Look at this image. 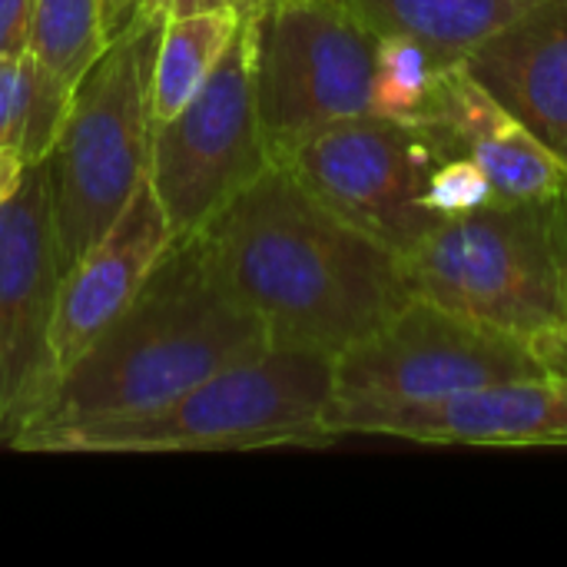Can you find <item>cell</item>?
<instances>
[{
	"mask_svg": "<svg viewBox=\"0 0 567 567\" xmlns=\"http://www.w3.org/2000/svg\"><path fill=\"white\" fill-rule=\"evenodd\" d=\"M196 239L269 346L336 359L412 299L402 256L322 206L279 163L239 189Z\"/></svg>",
	"mask_w": 567,
	"mask_h": 567,
	"instance_id": "obj_1",
	"label": "cell"
},
{
	"mask_svg": "<svg viewBox=\"0 0 567 567\" xmlns=\"http://www.w3.org/2000/svg\"><path fill=\"white\" fill-rule=\"evenodd\" d=\"M262 346V326L219 282L199 239H173L136 299L63 372L10 449L66 425L146 415Z\"/></svg>",
	"mask_w": 567,
	"mask_h": 567,
	"instance_id": "obj_2",
	"label": "cell"
},
{
	"mask_svg": "<svg viewBox=\"0 0 567 567\" xmlns=\"http://www.w3.org/2000/svg\"><path fill=\"white\" fill-rule=\"evenodd\" d=\"M336 359L312 349L262 346L179 399L130 419H103L23 439L20 452L150 455V452H252L322 449Z\"/></svg>",
	"mask_w": 567,
	"mask_h": 567,
	"instance_id": "obj_3",
	"label": "cell"
},
{
	"mask_svg": "<svg viewBox=\"0 0 567 567\" xmlns=\"http://www.w3.org/2000/svg\"><path fill=\"white\" fill-rule=\"evenodd\" d=\"M567 196L551 203L498 199L435 223L402 269L412 296L528 339L555 375H567L561 319V249Z\"/></svg>",
	"mask_w": 567,
	"mask_h": 567,
	"instance_id": "obj_4",
	"label": "cell"
},
{
	"mask_svg": "<svg viewBox=\"0 0 567 567\" xmlns=\"http://www.w3.org/2000/svg\"><path fill=\"white\" fill-rule=\"evenodd\" d=\"M156 27L136 17L80 80L47 156L60 269L66 272L123 213L150 166V63Z\"/></svg>",
	"mask_w": 567,
	"mask_h": 567,
	"instance_id": "obj_5",
	"label": "cell"
},
{
	"mask_svg": "<svg viewBox=\"0 0 567 567\" xmlns=\"http://www.w3.org/2000/svg\"><path fill=\"white\" fill-rule=\"evenodd\" d=\"M379 33L342 0H256L252 86L269 163L369 113Z\"/></svg>",
	"mask_w": 567,
	"mask_h": 567,
	"instance_id": "obj_6",
	"label": "cell"
},
{
	"mask_svg": "<svg viewBox=\"0 0 567 567\" xmlns=\"http://www.w3.org/2000/svg\"><path fill=\"white\" fill-rule=\"evenodd\" d=\"M555 375L522 336L412 296L375 332L336 355L329 409L429 402Z\"/></svg>",
	"mask_w": 567,
	"mask_h": 567,
	"instance_id": "obj_7",
	"label": "cell"
},
{
	"mask_svg": "<svg viewBox=\"0 0 567 567\" xmlns=\"http://www.w3.org/2000/svg\"><path fill=\"white\" fill-rule=\"evenodd\" d=\"M269 150L252 86V7L199 93L150 126L146 179L176 239L196 236L262 169Z\"/></svg>",
	"mask_w": 567,
	"mask_h": 567,
	"instance_id": "obj_8",
	"label": "cell"
},
{
	"mask_svg": "<svg viewBox=\"0 0 567 567\" xmlns=\"http://www.w3.org/2000/svg\"><path fill=\"white\" fill-rule=\"evenodd\" d=\"M449 153L452 143L432 126L365 113L312 133L279 166L336 216L402 256L435 226L422 196L429 173Z\"/></svg>",
	"mask_w": 567,
	"mask_h": 567,
	"instance_id": "obj_9",
	"label": "cell"
},
{
	"mask_svg": "<svg viewBox=\"0 0 567 567\" xmlns=\"http://www.w3.org/2000/svg\"><path fill=\"white\" fill-rule=\"evenodd\" d=\"M47 159L0 203V442H13L43 402L47 339L60 292Z\"/></svg>",
	"mask_w": 567,
	"mask_h": 567,
	"instance_id": "obj_10",
	"label": "cell"
},
{
	"mask_svg": "<svg viewBox=\"0 0 567 567\" xmlns=\"http://www.w3.org/2000/svg\"><path fill=\"white\" fill-rule=\"evenodd\" d=\"M332 439L389 435L419 445L567 449V375L485 385L429 402L326 412Z\"/></svg>",
	"mask_w": 567,
	"mask_h": 567,
	"instance_id": "obj_11",
	"label": "cell"
},
{
	"mask_svg": "<svg viewBox=\"0 0 567 567\" xmlns=\"http://www.w3.org/2000/svg\"><path fill=\"white\" fill-rule=\"evenodd\" d=\"M173 239L176 236L163 216V206L150 179H143L133 199L116 216V223L60 279L56 309L47 339L43 402L53 392V385L63 379V372L136 299V292L143 289L163 252L173 246Z\"/></svg>",
	"mask_w": 567,
	"mask_h": 567,
	"instance_id": "obj_12",
	"label": "cell"
},
{
	"mask_svg": "<svg viewBox=\"0 0 567 567\" xmlns=\"http://www.w3.org/2000/svg\"><path fill=\"white\" fill-rule=\"evenodd\" d=\"M492 179L498 199L551 203L567 196V166L465 63H452L429 123Z\"/></svg>",
	"mask_w": 567,
	"mask_h": 567,
	"instance_id": "obj_13",
	"label": "cell"
},
{
	"mask_svg": "<svg viewBox=\"0 0 567 567\" xmlns=\"http://www.w3.org/2000/svg\"><path fill=\"white\" fill-rule=\"evenodd\" d=\"M465 66L567 166V0H538Z\"/></svg>",
	"mask_w": 567,
	"mask_h": 567,
	"instance_id": "obj_14",
	"label": "cell"
},
{
	"mask_svg": "<svg viewBox=\"0 0 567 567\" xmlns=\"http://www.w3.org/2000/svg\"><path fill=\"white\" fill-rule=\"evenodd\" d=\"M106 50L100 0H37L30 30L33 103L23 136L30 166L43 163L60 136L73 93Z\"/></svg>",
	"mask_w": 567,
	"mask_h": 567,
	"instance_id": "obj_15",
	"label": "cell"
},
{
	"mask_svg": "<svg viewBox=\"0 0 567 567\" xmlns=\"http://www.w3.org/2000/svg\"><path fill=\"white\" fill-rule=\"evenodd\" d=\"M379 37H412L452 63H465L502 27L538 0H342Z\"/></svg>",
	"mask_w": 567,
	"mask_h": 567,
	"instance_id": "obj_16",
	"label": "cell"
},
{
	"mask_svg": "<svg viewBox=\"0 0 567 567\" xmlns=\"http://www.w3.org/2000/svg\"><path fill=\"white\" fill-rule=\"evenodd\" d=\"M243 17L246 10L219 7L159 20L150 63V123L169 120L199 93L239 33Z\"/></svg>",
	"mask_w": 567,
	"mask_h": 567,
	"instance_id": "obj_17",
	"label": "cell"
},
{
	"mask_svg": "<svg viewBox=\"0 0 567 567\" xmlns=\"http://www.w3.org/2000/svg\"><path fill=\"white\" fill-rule=\"evenodd\" d=\"M449 66L452 60L439 56L412 37H379L369 113L405 126H429Z\"/></svg>",
	"mask_w": 567,
	"mask_h": 567,
	"instance_id": "obj_18",
	"label": "cell"
},
{
	"mask_svg": "<svg viewBox=\"0 0 567 567\" xmlns=\"http://www.w3.org/2000/svg\"><path fill=\"white\" fill-rule=\"evenodd\" d=\"M492 203H498L492 179L465 153H449L445 159H439L435 169L429 173L425 196H422V209L435 223L468 216V213L485 209Z\"/></svg>",
	"mask_w": 567,
	"mask_h": 567,
	"instance_id": "obj_19",
	"label": "cell"
},
{
	"mask_svg": "<svg viewBox=\"0 0 567 567\" xmlns=\"http://www.w3.org/2000/svg\"><path fill=\"white\" fill-rule=\"evenodd\" d=\"M33 103V66L30 50L0 56V150H23L27 120Z\"/></svg>",
	"mask_w": 567,
	"mask_h": 567,
	"instance_id": "obj_20",
	"label": "cell"
},
{
	"mask_svg": "<svg viewBox=\"0 0 567 567\" xmlns=\"http://www.w3.org/2000/svg\"><path fill=\"white\" fill-rule=\"evenodd\" d=\"M37 0H0V56L30 50Z\"/></svg>",
	"mask_w": 567,
	"mask_h": 567,
	"instance_id": "obj_21",
	"label": "cell"
},
{
	"mask_svg": "<svg viewBox=\"0 0 567 567\" xmlns=\"http://www.w3.org/2000/svg\"><path fill=\"white\" fill-rule=\"evenodd\" d=\"M256 0H140V17L159 23L176 13H196V10H219V7H236L249 10Z\"/></svg>",
	"mask_w": 567,
	"mask_h": 567,
	"instance_id": "obj_22",
	"label": "cell"
},
{
	"mask_svg": "<svg viewBox=\"0 0 567 567\" xmlns=\"http://www.w3.org/2000/svg\"><path fill=\"white\" fill-rule=\"evenodd\" d=\"M27 169H30V163H27L23 150H17V146L0 150V203L20 189V183L27 179Z\"/></svg>",
	"mask_w": 567,
	"mask_h": 567,
	"instance_id": "obj_23",
	"label": "cell"
},
{
	"mask_svg": "<svg viewBox=\"0 0 567 567\" xmlns=\"http://www.w3.org/2000/svg\"><path fill=\"white\" fill-rule=\"evenodd\" d=\"M100 7H103V33H106V43L113 37H120L140 17V0H100Z\"/></svg>",
	"mask_w": 567,
	"mask_h": 567,
	"instance_id": "obj_24",
	"label": "cell"
},
{
	"mask_svg": "<svg viewBox=\"0 0 567 567\" xmlns=\"http://www.w3.org/2000/svg\"><path fill=\"white\" fill-rule=\"evenodd\" d=\"M561 319H565V349H567V236L561 249Z\"/></svg>",
	"mask_w": 567,
	"mask_h": 567,
	"instance_id": "obj_25",
	"label": "cell"
}]
</instances>
